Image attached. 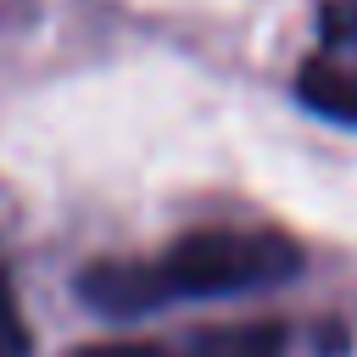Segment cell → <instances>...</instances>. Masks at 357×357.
Listing matches in <instances>:
<instances>
[{
	"label": "cell",
	"instance_id": "cell-3",
	"mask_svg": "<svg viewBox=\"0 0 357 357\" xmlns=\"http://www.w3.org/2000/svg\"><path fill=\"white\" fill-rule=\"evenodd\" d=\"M73 357H284L279 324H223V329H190L184 340H106L84 346Z\"/></svg>",
	"mask_w": 357,
	"mask_h": 357
},
{
	"label": "cell",
	"instance_id": "cell-1",
	"mask_svg": "<svg viewBox=\"0 0 357 357\" xmlns=\"http://www.w3.org/2000/svg\"><path fill=\"white\" fill-rule=\"evenodd\" d=\"M290 273H301V251L273 229H195V234L173 240L162 257L84 268L78 296L106 318H139L167 301L268 290Z\"/></svg>",
	"mask_w": 357,
	"mask_h": 357
},
{
	"label": "cell",
	"instance_id": "cell-2",
	"mask_svg": "<svg viewBox=\"0 0 357 357\" xmlns=\"http://www.w3.org/2000/svg\"><path fill=\"white\" fill-rule=\"evenodd\" d=\"M301 100L335 123H357V0H324L301 67Z\"/></svg>",
	"mask_w": 357,
	"mask_h": 357
},
{
	"label": "cell",
	"instance_id": "cell-4",
	"mask_svg": "<svg viewBox=\"0 0 357 357\" xmlns=\"http://www.w3.org/2000/svg\"><path fill=\"white\" fill-rule=\"evenodd\" d=\"M0 357H28V324L6 279H0Z\"/></svg>",
	"mask_w": 357,
	"mask_h": 357
}]
</instances>
